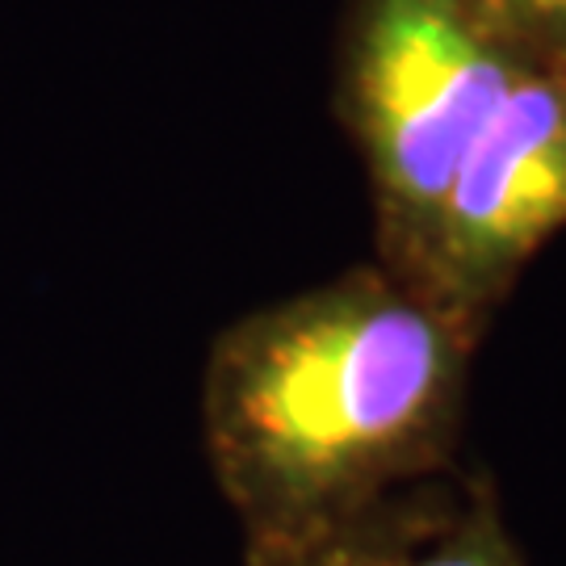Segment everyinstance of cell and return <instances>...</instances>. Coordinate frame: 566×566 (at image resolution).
I'll list each match as a JSON object with an SVG mask.
<instances>
[{"mask_svg": "<svg viewBox=\"0 0 566 566\" xmlns=\"http://www.w3.org/2000/svg\"><path fill=\"white\" fill-rule=\"evenodd\" d=\"M474 344V327L378 261L223 327L202 441L248 566L324 546L441 470Z\"/></svg>", "mask_w": 566, "mask_h": 566, "instance_id": "cell-1", "label": "cell"}, {"mask_svg": "<svg viewBox=\"0 0 566 566\" xmlns=\"http://www.w3.org/2000/svg\"><path fill=\"white\" fill-rule=\"evenodd\" d=\"M528 67L479 0H348L336 105L390 273L411 277L453 172Z\"/></svg>", "mask_w": 566, "mask_h": 566, "instance_id": "cell-2", "label": "cell"}, {"mask_svg": "<svg viewBox=\"0 0 566 566\" xmlns=\"http://www.w3.org/2000/svg\"><path fill=\"white\" fill-rule=\"evenodd\" d=\"M566 227V76L528 67L465 151L407 282L483 332Z\"/></svg>", "mask_w": 566, "mask_h": 566, "instance_id": "cell-3", "label": "cell"}, {"mask_svg": "<svg viewBox=\"0 0 566 566\" xmlns=\"http://www.w3.org/2000/svg\"><path fill=\"white\" fill-rule=\"evenodd\" d=\"M369 566H525V554L491 495H474L432 516L407 504Z\"/></svg>", "mask_w": 566, "mask_h": 566, "instance_id": "cell-4", "label": "cell"}, {"mask_svg": "<svg viewBox=\"0 0 566 566\" xmlns=\"http://www.w3.org/2000/svg\"><path fill=\"white\" fill-rule=\"evenodd\" d=\"M533 67L566 72V0H479Z\"/></svg>", "mask_w": 566, "mask_h": 566, "instance_id": "cell-5", "label": "cell"}, {"mask_svg": "<svg viewBox=\"0 0 566 566\" xmlns=\"http://www.w3.org/2000/svg\"><path fill=\"white\" fill-rule=\"evenodd\" d=\"M407 500H395L386 504L382 512H374L369 521H361L357 528H348L340 537H332L324 546L306 549V554H294V558H277V563H261V566H369V558L382 549V542L390 537V528L399 525Z\"/></svg>", "mask_w": 566, "mask_h": 566, "instance_id": "cell-6", "label": "cell"}, {"mask_svg": "<svg viewBox=\"0 0 566 566\" xmlns=\"http://www.w3.org/2000/svg\"><path fill=\"white\" fill-rule=\"evenodd\" d=\"M558 76H566V72H558Z\"/></svg>", "mask_w": 566, "mask_h": 566, "instance_id": "cell-7", "label": "cell"}]
</instances>
